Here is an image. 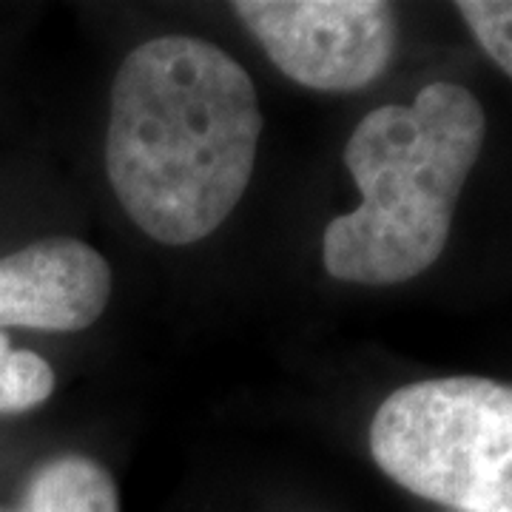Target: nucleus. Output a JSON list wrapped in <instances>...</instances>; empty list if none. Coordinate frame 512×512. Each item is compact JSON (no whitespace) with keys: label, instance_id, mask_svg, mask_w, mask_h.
Wrapping results in <instances>:
<instances>
[{"label":"nucleus","instance_id":"obj_1","mask_svg":"<svg viewBox=\"0 0 512 512\" xmlns=\"http://www.w3.org/2000/svg\"><path fill=\"white\" fill-rule=\"evenodd\" d=\"M262 111L251 74L220 46L154 37L111 86L106 171L131 222L163 245L211 237L251 183Z\"/></svg>","mask_w":512,"mask_h":512},{"label":"nucleus","instance_id":"obj_2","mask_svg":"<svg viewBox=\"0 0 512 512\" xmlns=\"http://www.w3.org/2000/svg\"><path fill=\"white\" fill-rule=\"evenodd\" d=\"M484 131L476 94L447 80L424 86L410 106L370 111L345 146L362 205L325 228V271L353 285L424 274L447 248Z\"/></svg>","mask_w":512,"mask_h":512},{"label":"nucleus","instance_id":"obj_3","mask_svg":"<svg viewBox=\"0 0 512 512\" xmlns=\"http://www.w3.org/2000/svg\"><path fill=\"white\" fill-rule=\"evenodd\" d=\"M384 476L458 512H512V390L484 376L413 382L370 421Z\"/></svg>","mask_w":512,"mask_h":512},{"label":"nucleus","instance_id":"obj_4","mask_svg":"<svg viewBox=\"0 0 512 512\" xmlns=\"http://www.w3.org/2000/svg\"><path fill=\"white\" fill-rule=\"evenodd\" d=\"M239 20L299 86L356 92L387 69L396 15L382 0H239Z\"/></svg>","mask_w":512,"mask_h":512},{"label":"nucleus","instance_id":"obj_5","mask_svg":"<svg viewBox=\"0 0 512 512\" xmlns=\"http://www.w3.org/2000/svg\"><path fill=\"white\" fill-rule=\"evenodd\" d=\"M109 296V262L80 239H40L0 259V328L86 330Z\"/></svg>","mask_w":512,"mask_h":512},{"label":"nucleus","instance_id":"obj_6","mask_svg":"<svg viewBox=\"0 0 512 512\" xmlns=\"http://www.w3.org/2000/svg\"><path fill=\"white\" fill-rule=\"evenodd\" d=\"M0 512H120L117 484L94 458L57 456L26 481L15 510Z\"/></svg>","mask_w":512,"mask_h":512},{"label":"nucleus","instance_id":"obj_7","mask_svg":"<svg viewBox=\"0 0 512 512\" xmlns=\"http://www.w3.org/2000/svg\"><path fill=\"white\" fill-rule=\"evenodd\" d=\"M55 390V370L32 350H12L0 333V413H26Z\"/></svg>","mask_w":512,"mask_h":512},{"label":"nucleus","instance_id":"obj_8","mask_svg":"<svg viewBox=\"0 0 512 512\" xmlns=\"http://www.w3.org/2000/svg\"><path fill=\"white\" fill-rule=\"evenodd\" d=\"M495 66L512 74V6L507 0H461L456 6Z\"/></svg>","mask_w":512,"mask_h":512}]
</instances>
